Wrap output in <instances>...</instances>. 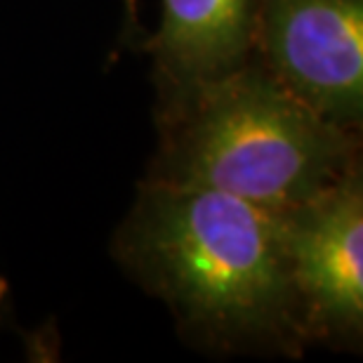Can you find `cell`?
Masks as SVG:
<instances>
[{"mask_svg": "<svg viewBox=\"0 0 363 363\" xmlns=\"http://www.w3.org/2000/svg\"><path fill=\"white\" fill-rule=\"evenodd\" d=\"M255 57L333 125H363V0H262Z\"/></svg>", "mask_w": 363, "mask_h": 363, "instance_id": "3", "label": "cell"}, {"mask_svg": "<svg viewBox=\"0 0 363 363\" xmlns=\"http://www.w3.org/2000/svg\"><path fill=\"white\" fill-rule=\"evenodd\" d=\"M111 250L196 345L290 357L309 345L281 213L215 189L144 179Z\"/></svg>", "mask_w": 363, "mask_h": 363, "instance_id": "1", "label": "cell"}, {"mask_svg": "<svg viewBox=\"0 0 363 363\" xmlns=\"http://www.w3.org/2000/svg\"><path fill=\"white\" fill-rule=\"evenodd\" d=\"M161 3V24L147 43L161 99L234 74L255 57L262 0Z\"/></svg>", "mask_w": 363, "mask_h": 363, "instance_id": "5", "label": "cell"}, {"mask_svg": "<svg viewBox=\"0 0 363 363\" xmlns=\"http://www.w3.org/2000/svg\"><path fill=\"white\" fill-rule=\"evenodd\" d=\"M133 3H135V0H128V5H130V7H133Z\"/></svg>", "mask_w": 363, "mask_h": 363, "instance_id": "7", "label": "cell"}, {"mask_svg": "<svg viewBox=\"0 0 363 363\" xmlns=\"http://www.w3.org/2000/svg\"><path fill=\"white\" fill-rule=\"evenodd\" d=\"M281 217L309 342L359 345L363 335L361 165Z\"/></svg>", "mask_w": 363, "mask_h": 363, "instance_id": "4", "label": "cell"}, {"mask_svg": "<svg viewBox=\"0 0 363 363\" xmlns=\"http://www.w3.org/2000/svg\"><path fill=\"white\" fill-rule=\"evenodd\" d=\"M147 179L203 186L272 213L300 206L361 165L359 133L321 118L257 57L158 104Z\"/></svg>", "mask_w": 363, "mask_h": 363, "instance_id": "2", "label": "cell"}, {"mask_svg": "<svg viewBox=\"0 0 363 363\" xmlns=\"http://www.w3.org/2000/svg\"><path fill=\"white\" fill-rule=\"evenodd\" d=\"M5 297H7V283L0 279V316H3V307H5Z\"/></svg>", "mask_w": 363, "mask_h": 363, "instance_id": "6", "label": "cell"}]
</instances>
